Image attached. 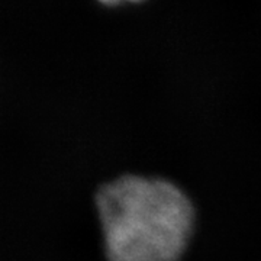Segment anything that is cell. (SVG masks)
Returning <instances> with one entry per match:
<instances>
[{
	"instance_id": "obj_1",
	"label": "cell",
	"mask_w": 261,
	"mask_h": 261,
	"mask_svg": "<svg viewBox=\"0 0 261 261\" xmlns=\"http://www.w3.org/2000/svg\"><path fill=\"white\" fill-rule=\"evenodd\" d=\"M108 261H177L193 229L187 196L163 178L122 176L96 193Z\"/></svg>"
},
{
	"instance_id": "obj_2",
	"label": "cell",
	"mask_w": 261,
	"mask_h": 261,
	"mask_svg": "<svg viewBox=\"0 0 261 261\" xmlns=\"http://www.w3.org/2000/svg\"><path fill=\"white\" fill-rule=\"evenodd\" d=\"M97 2H100L102 5L105 6H116V5H119L122 2H132V3H138V2H142V0H97Z\"/></svg>"
}]
</instances>
